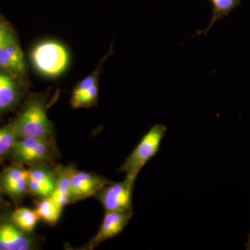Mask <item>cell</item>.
<instances>
[{
    "mask_svg": "<svg viewBox=\"0 0 250 250\" xmlns=\"http://www.w3.org/2000/svg\"><path fill=\"white\" fill-rule=\"evenodd\" d=\"M11 125L18 138L54 141L52 125L47 117L45 103L42 100H33L28 104Z\"/></svg>",
    "mask_w": 250,
    "mask_h": 250,
    "instance_id": "1",
    "label": "cell"
},
{
    "mask_svg": "<svg viewBox=\"0 0 250 250\" xmlns=\"http://www.w3.org/2000/svg\"><path fill=\"white\" fill-rule=\"evenodd\" d=\"M167 130V126L164 125H153L147 132L143 135L118 171L126 172L128 177L137 178L140 171L159 152L161 141Z\"/></svg>",
    "mask_w": 250,
    "mask_h": 250,
    "instance_id": "2",
    "label": "cell"
},
{
    "mask_svg": "<svg viewBox=\"0 0 250 250\" xmlns=\"http://www.w3.org/2000/svg\"><path fill=\"white\" fill-rule=\"evenodd\" d=\"M58 153L55 141L25 137L18 139L9 154L16 164L30 166L39 164H52Z\"/></svg>",
    "mask_w": 250,
    "mask_h": 250,
    "instance_id": "3",
    "label": "cell"
},
{
    "mask_svg": "<svg viewBox=\"0 0 250 250\" xmlns=\"http://www.w3.org/2000/svg\"><path fill=\"white\" fill-rule=\"evenodd\" d=\"M31 60L36 70L42 75L55 77L66 70L69 54L65 47L59 42L45 41L33 49Z\"/></svg>",
    "mask_w": 250,
    "mask_h": 250,
    "instance_id": "4",
    "label": "cell"
},
{
    "mask_svg": "<svg viewBox=\"0 0 250 250\" xmlns=\"http://www.w3.org/2000/svg\"><path fill=\"white\" fill-rule=\"evenodd\" d=\"M136 178L126 176L121 182H112L103 188L95 197L108 211H133V192Z\"/></svg>",
    "mask_w": 250,
    "mask_h": 250,
    "instance_id": "5",
    "label": "cell"
},
{
    "mask_svg": "<svg viewBox=\"0 0 250 250\" xmlns=\"http://www.w3.org/2000/svg\"><path fill=\"white\" fill-rule=\"evenodd\" d=\"M36 247L32 233L18 228L11 217L0 216V250H33Z\"/></svg>",
    "mask_w": 250,
    "mask_h": 250,
    "instance_id": "6",
    "label": "cell"
},
{
    "mask_svg": "<svg viewBox=\"0 0 250 250\" xmlns=\"http://www.w3.org/2000/svg\"><path fill=\"white\" fill-rule=\"evenodd\" d=\"M112 182L93 172L77 170L72 175L70 192V204L82 201L95 195Z\"/></svg>",
    "mask_w": 250,
    "mask_h": 250,
    "instance_id": "7",
    "label": "cell"
},
{
    "mask_svg": "<svg viewBox=\"0 0 250 250\" xmlns=\"http://www.w3.org/2000/svg\"><path fill=\"white\" fill-rule=\"evenodd\" d=\"M55 167L49 164L30 166L28 169V193L38 200L50 197L55 188Z\"/></svg>",
    "mask_w": 250,
    "mask_h": 250,
    "instance_id": "8",
    "label": "cell"
},
{
    "mask_svg": "<svg viewBox=\"0 0 250 250\" xmlns=\"http://www.w3.org/2000/svg\"><path fill=\"white\" fill-rule=\"evenodd\" d=\"M133 215V211L105 212L98 232L82 250H93L103 242L119 235L129 223Z\"/></svg>",
    "mask_w": 250,
    "mask_h": 250,
    "instance_id": "9",
    "label": "cell"
},
{
    "mask_svg": "<svg viewBox=\"0 0 250 250\" xmlns=\"http://www.w3.org/2000/svg\"><path fill=\"white\" fill-rule=\"evenodd\" d=\"M0 190L13 200H20L28 193V169L15 164L0 174Z\"/></svg>",
    "mask_w": 250,
    "mask_h": 250,
    "instance_id": "10",
    "label": "cell"
},
{
    "mask_svg": "<svg viewBox=\"0 0 250 250\" xmlns=\"http://www.w3.org/2000/svg\"><path fill=\"white\" fill-rule=\"evenodd\" d=\"M0 67L17 76L22 77L26 73L22 49L14 39L0 47Z\"/></svg>",
    "mask_w": 250,
    "mask_h": 250,
    "instance_id": "11",
    "label": "cell"
},
{
    "mask_svg": "<svg viewBox=\"0 0 250 250\" xmlns=\"http://www.w3.org/2000/svg\"><path fill=\"white\" fill-rule=\"evenodd\" d=\"M55 188L51 195L52 200L62 208L70 204V192L71 187V179L74 172L76 170L75 166H57L55 167Z\"/></svg>",
    "mask_w": 250,
    "mask_h": 250,
    "instance_id": "12",
    "label": "cell"
},
{
    "mask_svg": "<svg viewBox=\"0 0 250 250\" xmlns=\"http://www.w3.org/2000/svg\"><path fill=\"white\" fill-rule=\"evenodd\" d=\"M241 1V0H210L212 11L209 24L206 29L197 31L192 37L202 35V34L207 35L217 21L228 17L233 9L239 6Z\"/></svg>",
    "mask_w": 250,
    "mask_h": 250,
    "instance_id": "13",
    "label": "cell"
},
{
    "mask_svg": "<svg viewBox=\"0 0 250 250\" xmlns=\"http://www.w3.org/2000/svg\"><path fill=\"white\" fill-rule=\"evenodd\" d=\"M19 90L12 77L0 72V111L9 109L17 103Z\"/></svg>",
    "mask_w": 250,
    "mask_h": 250,
    "instance_id": "14",
    "label": "cell"
},
{
    "mask_svg": "<svg viewBox=\"0 0 250 250\" xmlns=\"http://www.w3.org/2000/svg\"><path fill=\"white\" fill-rule=\"evenodd\" d=\"M62 209L52 197H48L38 200L35 210L40 220L53 226L58 223Z\"/></svg>",
    "mask_w": 250,
    "mask_h": 250,
    "instance_id": "15",
    "label": "cell"
},
{
    "mask_svg": "<svg viewBox=\"0 0 250 250\" xmlns=\"http://www.w3.org/2000/svg\"><path fill=\"white\" fill-rule=\"evenodd\" d=\"M10 217L18 228L28 233L34 231L38 222L40 220L35 209L26 207L15 210Z\"/></svg>",
    "mask_w": 250,
    "mask_h": 250,
    "instance_id": "16",
    "label": "cell"
},
{
    "mask_svg": "<svg viewBox=\"0 0 250 250\" xmlns=\"http://www.w3.org/2000/svg\"><path fill=\"white\" fill-rule=\"evenodd\" d=\"M18 139L12 125L0 128V160L10 154Z\"/></svg>",
    "mask_w": 250,
    "mask_h": 250,
    "instance_id": "17",
    "label": "cell"
},
{
    "mask_svg": "<svg viewBox=\"0 0 250 250\" xmlns=\"http://www.w3.org/2000/svg\"><path fill=\"white\" fill-rule=\"evenodd\" d=\"M98 83H95L89 90L77 95L72 96L71 106L74 108H87L93 106L98 101Z\"/></svg>",
    "mask_w": 250,
    "mask_h": 250,
    "instance_id": "18",
    "label": "cell"
},
{
    "mask_svg": "<svg viewBox=\"0 0 250 250\" xmlns=\"http://www.w3.org/2000/svg\"><path fill=\"white\" fill-rule=\"evenodd\" d=\"M98 70L99 69L95 71V74H92L90 76L87 77L84 80H82L74 90L72 96H77V95H81V94L89 90L95 83H98Z\"/></svg>",
    "mask_w": 250,
    "mask_h": 250,
    "instance_id": "19",
    "label": "cell"
},
{
    "mask_svg": "<svg viewBox=\"0 0 250 250\" xmlns=\"http://www.w3.org/2000/svg\"><path fill=\"white\" fill-rule=\"evenodd\" d=\"M247 238H248V241H247L246 245H245V248H246L247 250H250V231L248 233Z\"/></svg>",
    "mask_w": 250,
    "mask_h": 250,
    "instance_id": "20",
    "label": "cell"
},
{
    "mask_svg": "<svg viewBox=\"0 0 250 250\" xmlns=\"http://www.w3.org/2000/svg\"><path fill=\"white\" fill-rule=\"evenodd\" d=\"M1 190H0V208H1V206L3 205V199L2 197H1Z\"/></svg>",
    "mask_w": 250,
    "mask_h": 250,
    "instance_id": "21",
    "label": "cell"
}]
</instances>
